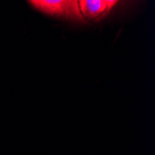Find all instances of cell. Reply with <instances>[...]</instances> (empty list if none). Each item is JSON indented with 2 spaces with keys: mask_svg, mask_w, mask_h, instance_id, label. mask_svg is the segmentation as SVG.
Listing matches in <instances>:
<instances>
[{
  "mask_svg": "<svg viewBox=\"0 0 155 155\" xmlns=\"http://www.w3.org/2000/svg\"><path fill=\"white\" fill-rule=\"evenodd\" d=\"M29 5L49 17L83 21L75 0H31Z\"/></svg>",
  "mask_w": 155,
  "mask_h": 155,
  "instance_id": "obj_1",
  "label": "cell"
},
{
  "mask_svg": "<svg viewBox=\"0 0 155 155\" xmlns=\"http://www.w3.org/2000/svg\"><path fill=\"white\" fill-rule=\"evenodd\" d=\"M118 4L117 0H80L78 8L84 22H98L108 17Z\"/></svg>",
  "mask_w": 155,
  "mask_h": 155,
  "instance_id": "obj_2",
  "label": "cell"
}]
</instances>
